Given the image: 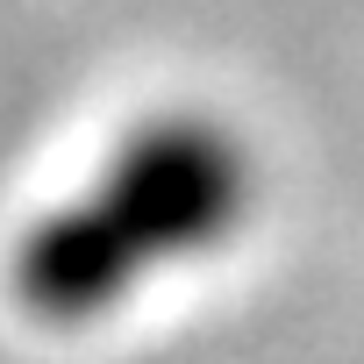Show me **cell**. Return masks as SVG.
I'll use <instances>...</instances> for the list:
<instances>
[{"instance_id": "1", "label": "cell", "mask_w": 364, "mask_h": 364, "mask_svg": "<svg viewBox=\"0 0 364 364\" xmlns=\"http://www.w3.org/2000/svg\"><path fill=\"white\" fill-rule=\"evenodd\" d=\"M257 208V150L208 107L143 114L86 186L43 208L8 257V300L36 328H100L150 279L215 257Z\"/></svg>"}]
</instances>
